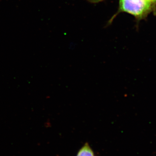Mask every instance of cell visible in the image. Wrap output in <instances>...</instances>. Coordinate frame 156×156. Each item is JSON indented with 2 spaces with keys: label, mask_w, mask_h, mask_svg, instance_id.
<instances>
[{
  "label": "cell",
  "mask_w": 156,
  "mask_h": 156,
  "mask_svg": "<svg viewBox=\"0 0 156 156\" xmlns=\"http://www.w3.org/2000/svg\"><path fill=\"white\" fill-rule=\"evenodd\" d=\"M76 156H95L94 152L89 144L86 143L78 151Z\"/></svg>",
  "instance_id": "2"
},
{
  "label": "cell",
  "mask_w": 156,
  "mask_h": 156,
  "mask_svg": "<svg viewBox=\"0 0 156 156\" xmlns=\"http://www.w3.org/2000/svg\"><path fill=\"white\" fill-rule=\"evenodd\" d=\"M152 2L156 3V0H151Z\"/></svg>",
  "instance_id": "3"
},
{
  "label": "cell",
  "mask_w": 156,
  "mask_h": 156,
  "mask_svg": "<svg viewBox=\"0 0 156 156\" xmlns=\"http://www.w3.org/2000/svg\"><path fill=\"white\" fill-rule=\"evenodd\" d=\"M151 0H120L121 10L136 17H142L150 11Z\"/></svg>",
  "instance_id": "1"
}]
</instances>
